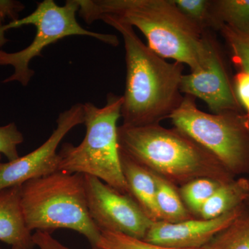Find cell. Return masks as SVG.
I'll use <instances>...</instances> for the list:
<instances>
[{"instance_id": "6da1fadb", "label": "cell", "mask_w": 249, "mask_h": 249, "mask_svg": "<svg viewBox=\"0 0 249 249\" xmlns=\"http://www.w3.org/2000/svg\"><path fill=\"white\" fill-rule=\"evenodd\" d=\"M97 20L114 28L124 41L127 73L122 124L139 127L170 119L184 98L180 89L184 65L167 62L142 42L133 27L119 18L103 15Z\"/></svg>"}, {"instance_id": "7a4b0ae2", "label": "cell", "mask_w": 249, "mask_h": 249, "mask_svg": "<svg viewBox=\"0 0 249 249\" xmlns=\"http://www.w3.org/2000/svg\"><path fill=\"white\" fill-rule=\"evenodd\" d=\"M78 13L87 24L103 15L119 18L137 28L148 47L162 58L199 71L207 54L205 31L177 7L173 0H78Z\"/></svg>"}, {"instance_id": "3957f363", "label": "cell", "mask_w": 249, "mask_h": 249, "mask_svg": "<svg viewBox=\"0 0 249 249\" xmlns=\"http://www.w3.org/2000/svg\"><path fill=\"white\" fill-rule=\"evenodd\" d=\"M119 151L176 186L199 178L235 179L209 150L179 129L160 124L118 127Z\"/></svg>"}, {"instance_id": "277c9868", "label": "cell", "mask_w": 249, "mask_h": 249, "mask_svg": "<svg viewBox=\"0 0 249 249\" xmlns=\"http://www.w3.org/2000/svg\"><path fill=\"white\" fill-rule=\"evenodd\" d=\"M78 0H67L59 6L53 0L37 4L27 17L0 26V66H12L14 73L2 83L18 82L29 85L34 76L29 64L52 44L70 36H84L114 46L119 45L115 35L87 30L76 19Z\"/></svg>"}, {"instance_id": "5b68a950", "label": "cell", "mask_w": 249, "mask_h": 249, "mask_svg": "<svg viewBox=\"0 0 249 249\" xmlns=\"http://www.w3.org/2000/svg\"><path fill=\"white\" fill-rule=\"evenodd\" d=\"M21 205L31 231L67 229L79 232L94 247L101 231L90 216L84 175L59 171L21 186Z\"/></svg>"}, {"instance_id": "8992f818", "label": "cell", "mask_w": 249, "mask_h": 249, "mask_svg": "<svg viewBox=\"0 0 249 249\" xmlns=\"http://www.w3.org/2000/svg\"><path fill=\"white\" fill-rule=\"evenodd\" d=\"M123 96L109 93L102 107L83 103L86 134L78 145L62 144L58 152L59 170L99 178L118 191L128 195L120 160L118 121L121 117Z\"/></svg>"}, {"instance_id": "52a82bcc", "label": "cell", "mask_w": 249, "mask_h": 249, "mask_svg": "<svg viewBox=\"0 0 249 249\" xmlns=\"http://www.w3.org/2000/svg\"><path fill=\"white\" fill-rule=\"evenodd\" d=\"M174 127L209 150L234 176L249 175V119L238 112L209 114L184 95L170 116Z\"/></svg>"}, {"instance_id": "ba28073f", "label": "cell", "mask_w": 249, "mask_h": 249, "mask_svg": "<svg viewBox=\"0 0 249 249\" xmlns=\"http://www.w3.org/2000/svg\"><path fill=\"white\" fill-rule=\"evenodd\" d=\"M84 180L88 211L99 230L143 240L153 222L133 198L95 177Z\"/></svg>"}, {"instance_id": "9c48e42d", "label": "cell", "mask_w": 249, "mask_h": 249, "mask_svg": "<svg viewBox=\"0 0 249 249\" xmlns=\"http://www.w3.org/2000/svg\"><path fill=\"white\" fill-rule=\"evenodd\" d=\"M81 124H84L83 103H76L60 113L56 128L42 145L24 157L0 163V191L59 171V145L72 129Z\"/></svg>"}, {"instance_id": "30bf717a", "label": "cell", "mask_w": 249, "mask_h": 249, "mask_svg": "<svg viewBox=\"0 0 249 249\" xmlns=\"http://www.w3.org/2000/svg\"><path fill=\"white\" fill-rule=\"evenodd\" d=\"M207 54L202 68L181 78V93L199 98L209 106L212 114L238 112L240 103L227 70L219 46L211 31H205Z\"/></svg>"}, {"instance_id": "8fae6325", "label": "cell", "mask_w": 249, "mask_h": 249, "mask_svg": "<svg viewBox=\"0 0 249 249\" xmlns=\"http://www.w3.org/2000/svg\"><path fill=\"white\" fill-rule=\"evenodd\" d=\"M244 206L213 219L195 217L178 223L152 222L142 240L173 248H204L242 212Z\"/></svg>"}, {"instance_id": "7c38bea8", "label": "cell", "mask_w": 249, "mask_h": 249, "mask_svg": "<svg viewBox=\"0 0 249 249\" xmlns=\"http://www.w3.org/2000/svg\"><path fill=\"white\" fill-rule=\"evenodd\" d=\"M21 186L0 191V241L19 249L36 247L21 205Z\"/></svg>"}, {"instance_id": "4fadbf2b", "label": "cell", "mask_w": 249, "mask_h": 249, "mask_svg": "<svg viewBox=\"0 0 249 249\" xmlns=\"http://www.w3.org/2000/svg\"><path fill=\"white\" fill-rule=\"evenodd\" d=\"M120 152L121 168L128 195L133 198L153 222H160V215L156 202L157 181L154 173Z\"/></svg>"}, {"instance_id": "5bb4252c", "label": "cell", "mask_w": 249, "mask_h": 249, "mask_svg": "<svg viewBox=\"0 0 249 249\" xmlns=\"http://www.w3.org/2000/svg\"><path fill=\"white\" fill-rule=\"evenodd\" d=\"M249 197V178H235L216 190L201 209L198 218L209 219L219 217L242 206Z\"/></svg>"}, {"instance_id": "9a60e30c", "label": "cell", "mask_w": 249, "mask_h": 249, "mask_svg": "<svg viewBox=\"0 0 249 249\" xmlns=\"http://www.w3.org/2000/svg\"><path fill=\"white\" fill-rule=\"evenodd\" d=\"M155 174L157 181L156 202L163 222L178 223L195 218L183 204L178 186Z\"/></svg>"}, {"instance_id": "2e32d148", "label": "cell", "mask_w": 249, "mask_h": 249, "mask_svg": "<svg viewBox=\"0 0 249 249\" xmlns=\"http://www.w3.org/2000/svg\"><path fill=\"white\" fill-rule=\"evenodd\" d=\"M204 248L249 249V209L245 204L242 212Z\"/></svg>"}, {"instance_id": "e0dca14e", "label": "cell", "mask_w": 249, "mask_h": 249, "mask_svg": "<svg viewBox=\"0 0 249 249\" xmlns=\"http://www.w3.org/2000/svg\"><path fill=\"white\" fill-rule=\"evenodd\" d=\"M212 5L221 24L249 34V0H212Z\"/></svg>"}, {"instance_id": "ac0fdd59", "label": "cell", "mask_w": 249, "mask_h": 249, "mask_svg": "<svg viewBox=\"0 0 249 249\" xmlns=\"http://www.w3.org/2000/svg\"><path fill=\"white\" fill-rule=\"evenodd\" d=\"M221 185L211 178H199L180 186L178 191L187 209L198 218L204 205Z\"/></svg>"}, {"instance_id": "d6986e66", "label": "cell", "mask_w": 249, "mask_h": 249, "mask_svg": "<svg viewBox=\"0 0 249 249\" xmlns=\"http://www.w3.org/2000/svg\"><path fill=\"white\" fill-rule=\"evenodd\" d=\"M178 10L201 30H220L219 22L213 10L212 0H173Z\"/></svg>"}, {"instance_id": "ffe728a7", "label": "cell", "mask_w": 249, "mask_h": 249, "mask_svg": "<svg viewBox=\"0 0 249 249\" xmlns=\"http://www.w3.org/2000/svg\"><path fill=\"white\" fill-rule=\"evenodd\" d=\"M219 31L230 49L235 66L240 71L249 73V34L239 32L226 24H223Z\"/></svg>"}, {"instance_id": "44dd1931", "label": "cell", "mask_w": 249, "mask_h": 249, "mask_svg": "<svg viewBox=\"0 0 249 249\" xmlns=\"http://www.w3.org/2000/svg\"><path fill=\"white\" fill-rule=\"evenodd\" d=\"M94 247L99 249H178L149 243L119 232L102 231Z\"/></svg>"}, {"instance_id": "7402d4cb", "label": "cell", "mask_w": 249, "mask_h": 249, "mask_svg": "<svg viewBox=\"0 0 249 249\" xmlns=\"http://www.w3.org/2000/svg\"><path fill=\"white\" fill-rule=\"evenodd\" d=\"M24 142V136L14 123L0 126V155L9 161L19 158L18 147Z\"/></svg>"}, {"instance_id": "603a6c76", "label": "cell", "mask_w": 249, "mask_h": 249, "mask_svg": "<svg viewBox=\"0 0 249 249\" xmlns=\"http://www.w3.org/2000/svg\"><path fill=\"white\" fill-rule=\"evenodd\" d=\"M235 93L239 102L247 110V118L249 119V73L239 71L235 75Z\"/></svg>"}, {"instance_id": "cb8c5ba5", "label": "cell", "mask_w": 249, "mask_h": 249, "mask_svg": "<svg viewBox=\"0 0 249 249\" xmlns=\"http://www.w3.org/2000/svg\"><path fill=\"white\" fill-rule=\"evenodd\" d=\"M33 240L36 247L40 249H71L62 245L49 232L36 231L33 234ZM91 249H99L91 247Z\"/></svg>"}, {"instance_id": "d4e9b609", "label": "cell", "mask_w": 249, "mask_h": 249, "mask_svg": "<svg viewBox=\"0 0 249 249\" xmlns=\"http://www.w3.org/2000/svg\"><path fill=\"white\" fill-rule=\"evenodd\" d=\"M246 206L249 209V197L247 199V200L245 201V203Z\"/></svg>"}, {"instance_id": "484cf974", "label": "cell", "mask_w": 249, "mask_h": 249, "mask_svg": "<svg viewBox=\"0 0 249 249\" xmlns=\"http://www.w3.org/2000/svg\"><path fill=\"white\" fill-rule=\"evenodd\" d=\"M0 249H19L18 248H16V247H11V249H4L2 247H0Z\"/></svg>"}, {"instance_id": "4316f807", "label": "cell", "mask_w": 249, "mask_h": 249, "mask_svg": "<svg viewBox=\"0 0 249 249\" xmlns=\"http://www.w3.org/2000/svg\"><path fill=\"white\" fill-rule=\"evenodd\" d=\"M1 155H0V161H1ZM0 163H1V162H0Z\"/></svg>"}]
</instances>
